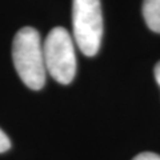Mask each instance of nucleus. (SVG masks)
I'll use <instances>...</instances> for the list:
<instances>
[{
	"instance_id": "1",
	"label": "nucleus",
	"mask_w": 160,
	"mask_h": 160,
	"mask_svg": "<svg viewBox=\"0 0 160 160\" xmlns=\"http://www.w3.org/2000/svg\"><path fill=\"white\" fill-rule=\"evenodd\" d=\"M12 59L19 78L28 88L39 91L46 84V63L40 35L32 27H23L12 42Z\"/></svg>"
},
{
	"instance_id": "2",
	"label": "nucleus",
	"mask_w": 160,
	"mask_h": 160,
	"mask_svg": "<svg viewBox=\"0 0 160 160\" xmlns=\"http://www.w3.org/2000/svg\"><path fill=\"white\" fill-rule=\"evenodd\" d=\"M47 73L60 84H69L76 75V53L73 39L66 28L55 27L43 43Z\"/></svg>"
},
{
	"instance_id": "3",
	"label": "nucleus",
	"mask_w": 160,
	"mask_h": 160,
	"mask_svg": "<svg viewBox=\"0 0 160 160\" xmlns=\"http://www.w3.org/2000/svg\"><path fill=\"white\" fill-rule=\"evenodd\" d=\"M73 39L87 56H95L103 39V13L100 0H72Z\"/></svg>"
},
{
	"instance_id": "4",
	"label": "nucleus",
	"mask_w": 160,
	"mask_h": 160,
	"mask_svg": "<svg viewBox=\"0 0 160 160\" xmlns=\"http://www.w3.org/2000/svg\"><path fill=\"white\" fill-rule=\"evenodd\" d=\"M142 12L147 27L160 33V0H144Z\"/></svg>"
},
{
	"instance_id": "5",
	"label": "nucleus",
	"mask_w": 160,
	"mask_h": 160,
	"mask_svg": "<svg viewBox=\"0 0 160 160\" xmlns=\"http://www.w3.org/2000/svg\"><path fill=\"white\" fill-rule=\"evenodd\" d=\"M9 148H11V142L3 129H0V153L8 151Z\"/></svg>"
},
{
	"instance_id": "6",
	"label": "nucleus",
	"mask_w": 160,
	"mask_h": 160,
	"mask_svg": "<svg viewBox=\"0 0 160 160\" xmlns=\"http://www.w3.org/2000/svg\"><path fill=\"white\" fill-rule=\"evenodd\" d=\"M132 160H160V156L153 152H143L136 155Z\"/></svg>"
},
{
	"instance_id": "7",
	"label": "nucleus",
	"mask_w": 160,
	"mask_h": 160,
	"mask_svg": "<svg viewBox=\"0 0 160 160\" xmlns=\"http://www.w3.org/2000/svg\"><path fill=\"white\" fill-rule=\"evenodd\" d=\"M153 75H155V79H156V82L160 87V62L155 66V69H153Z\"/></svg>"
}]
</instances>
